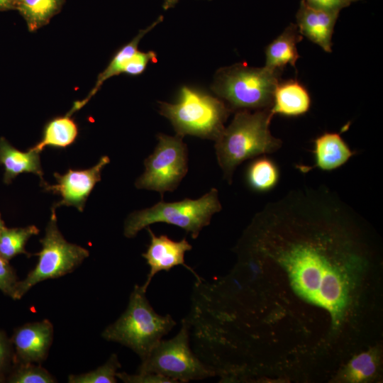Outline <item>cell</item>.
I'll list each match as a JSON object with an SVG mask.
<instances>
[{
	"label": "cell",
	"mask_w": 383,
	"mask_h": 383,
	"mask_svg": "<svg viewBox=\"0 0 383 383\" xmlns=\"http://www.w3.org/2000/svg\"><path fill=\"white\" fill-rule=\"evenodd\" d=\"M362 220L326 186H303L256 213L236 250L283 271L294 292L338 326L372 254Z\"/></svg>",
	"instance_id": "1"
},
{
	"label": "cell",
	"mask_w": 383,
	"mask_h": 383,
	"mask_svg": "<svg viewBox=\"0 0 383 383\" xmlns=\"http://www.w3.org/2000/svg\"><path fill=\"white\" fill-rule=\"evenodd\" d=\"M270 109L238 111L231 123L215 140V151L223 178L231 184L243 162L278 150L282 144L270 132Z\"/></svg>",
	"instance_id": "2"
},
{
	"label": "cell",
	"mask_w": 383,
	"mask_h": 383,
	"mask_svg": "<svg viewBox=\"0 0 383 383\" xmlns=\"http://www.w3.org/2000/svg\"><path fill=\"white\" fill-rule=\"evenodd\" d=\"M143 285H135L127 309L103 331L102 337L131 348L145 360L155 345L176 325L172 317L157 314L150 306Z\"/></svg>",
	"instance_id": "3"
},
{
	"label": "cell",
	"mask_w": 383,
	"mask_h": 383,
	"mask_svg": "<svg viewBox=\"0 0 383 383\" xmlns=\"http://www.w3.org/2000/svg\"><path fill=\"white\" fill-rule=\"evenodd\" d=\"M160 113L172 125L176 135L216 140L231 110L218 97L184 86L174 103L159 101Z\"/></svg>",
	"instance_id": "4"
},
{
	"label": "cell",
	"mask_w": 383,
	"mask_h": 383,
	"mask_svg": "<svg viewBox=\"0 0 383 383\" xmlns=\"http://www.w3.org/2000/svg\"><path fill=\"white\" fill-rule=\"evenodd\" d=\"M222 209L218 191L211 188L197 199L166 202L162 199L151 207L135 211L124 222L123 234L132 238L143 228L155 223L174 225L189 233L193 239L210 224L213 214Z\"/></svg>",
	"instance_id": "5"
},
{
	"label": "cell",
	"mask_w": 383,
	"mask_h": 383,
	"mask_svg": "<svg viewBox=\"0 0 383 383\" xmlns=\"http://www.w3.org/2000/svg\"><path fill=\"white\" fill-rule=\"evenodd\" d=\"M279 70L238 63L219 69L211 90L232 111L270 109Z\"/></svg>",
	"instance_id": "6"
},
{
	"label": "cell",
	"mask_w": 383,
	"mask_h": 383,
	"mask_svg": "<svg viewBox=\"0 0 383 383\" xmlns=\"http://www.w3.org/2000/svg\"><path fill=\"white\" fill-rule=\"evenodd\" d=\"M189 340V326L183 319L178 333L170 340H160L142 360L138 372L158 374L174 383L200 380L216 375L214 371L192 351Z\"/></svg>",
	"instance_id": "7"
},
{
	"label": "cell",
	"mask_w": 383,
	"mask_h": 383,
	"mask_svg": "<svg viewBox=\"0 0 383 383\" xmlns=\"http://www.w3.org/2000/svg\"><path fill=\"white\" fill-rule=\"evenodd\" d=\"M55 209L45 228V236L40 240L42 248L35 267L25 279L17 282L13 296L20 299L36 284L49 279H56L72 272L89 256V251L67 242L59 231Z\"/></svg>",
	"instance_id": "8"
},
{
	"label": "cell",
	"mask_w": 383,
	"mask_h": 383,
	"mask_svg": "<svg viewBox=\"0 0 383 383\" xmlns=\"http://www.w3.org/2000/svg\"><path fill=\"white\" fill-rule=\"evenodd\" d=\"M152 153L144 160L145 170L136 179L140 189L159 192L162 199L167 192L174 191L188 171V150L183 137L164 133L157 135Z\"/></svg>",
	"instance_id": "9"
},
{
	"label": "cell",
	"mask_w": 383,
	"mask_h": 383,
	"mask_svg": "<svg viewBox=\"0 0 383 383\" xmlns=\"http://www.w3.org/2000/svg\"><path fill=\"white\" fill-rule=\"evenodd\" d=\"M110 162L108 156H102L93 167L83 170H68L63 174L54 173L57 183L41 184L45 191L59 194L62 199L52 208L56 209L61 206H72L79 211L84 208L86 201L94 186L101 180V171Z\"/></svg>",
	"instance_id": "10"
},
{
	"label": "cell",
	"mask_w": 383,
	"mask_h": 383,
	"mask_svg": "<svg viewBox=\"0 0 383 383\" xmlns=\"http://www.w3.org/2000/svg\"><path fill=\"white\" fill-rule=\"evenodd\" d=\"M147 230L150 237V242L145 252L142 256L150 267L145 282L143 284L148 289L154 276L162 271H170L174 267L182 265L191 271L195 277L198 275L191 267L185 264L184 255L190 251L192 246L186 238L175 241L166 235L157 236L148 226Z\"/></svg>",
	"instance_id": "11"
},
{
	"label": "cell",
	"mask_w": 383,
	"mask_h": 383,
	"mask_svg": "<svg viewBox=\"0 0 383 383\" xmlns=\"http://www.w3.org/2000/svg\"><path fill=\"white\" fill-rule=\"evenodd\" d=\"M53 337V326L45 319L17 328L12 338L20 363H40L48 356Z\"/></svg>",
	"instance_id": "12"
},
{
	"label": "cell",
	"mask_w": 383,
	"mask_h": 383,
	"mask_svg": "<svg viewBox=\"0 0 383 383\" xmlns=\"http://www.w3.org/2000/svg\"><path fill=\"white\" fill-rule=\"evenodd\" d=\"M339 13L313 7L302 0L296 15L298 30L324 51L331 52L332 35Z\"/></svg>",
	"instance_id": "13"
},
{
	"label": "cell",
	"mask_w": 383,
	"mask_h": 383,
	"mask_svg": "<svg viewBox=\"0 0 383 383\" xmlns=\"http://www.w3.org/2000/svg\"><path fill=\"white\" fill-rule=\"evenodd\" d=\"M355 153L338 133H325L314 140V165L297 167L304 172L315 167L331 171L345 164Z\"/></svg>",
	"instance_id": "14"
},
{
	"label": "cell",
	"mask_w": 383,
	"mask_h": 383,
	"mask_svg": "<svg viewBox=\"0 0 383 383\" xmlns=\"http://www.w3.org/2000/svg\"><path fill=\"white\" fill-rule=\"evenodd\" d=\"M0 165L4 168L3 181L5 184H10L18 175L25 172L38 175L41 184L45 182L40 152L30 148L26 152L21 151L4 137L0 138Z\"/></svg>",
	"instance_id": "15"
},
{
	"label": "cell",
	"mask_w": 383,
	"mask_h": 383,
	"mask_svg": "<svg viewBox=\"0 0 383 383\" xmlns=\"http://www.w3.org/2000/svg\"><path fill=\"white\" fill-rule=\"evenodd\" d=\"M311 103L309 91L298 81L279 82L274 91L270 112L273 116H299L308 112Z\"/></svg>",
	"instance_id": "16"
},
{
	"label": "cell",
	"mask_w": 383,
	"mask_h": 383,
	"mask_svg": "<svg viewBox=\"0 0 383 383\" xmlns=\"http://www.w3.org/2000/svg\"><path fill=\"white\" fill-rule=\"evenodd\" d=\"M163 20L162 16H160L155 21L146 28L141 30L139 33L127 44L121 48L113 55L107 67L101 72L97 77L96 83L87 96L81 101H76L67 114L72 116L74 112L82 108L96 94L101 85L109 78L123 73V69L129 59L138 50V45L143 36L152 30L157 25Z\"/></svg>",
	"instance_id": "17"
},
{
	"label": "cell",
	"mask_w": 383,
	"mask_h": 383,
	"mask_svg": "<svg viewBox=\"0 0 383 383\" xmlns=\"http://www.w3.org/2000/svg\"><path fill=\"white\" fill-rule=\"evenodd\" d=\"M303 37L298 30L296 25L291 24L270 43L265 50V67L281 71L290 65L295 67L300 57L296 45Z\"/></svg>",
	"instance_id": "18"
},
{
	"label": "cell",
	"mask_w": 383,
	"mask_h": 383,
	"mask_svg": "<svg viewBox=\"0 0 383 383\" xmlns=\"http://www.w3.org/2000/svg\"><path fill=\"white\" fill-rule=\"evenodd\" d=\"M77 135V125L67 113L50 121L44 127L40 140L30 149L40 152L46 147L65 148L75 141Z\"/></svg>",
	"instance_id": "19"
},
{
	"label": "cell",
	"mask_w": 383,
	"mask_h": 383,
	"mask_svg": "<svg viewBox=\"0 0 383 383\" xmlns=\"http://www.w3.org/2000/svg\"><path fill=\"white\" fill-rule=\"evenodd\" d=\"M65 0H23L17 10L28 30L34 32L46 26L62 9Z\"/></svg>",
	"instance_id": "20"
},
{
	"label": "cell",
	"mask_w": 383,
	"mask_h": 383,
	"mask_svg": "<svg viewBox=\"0 0 383 383\" xmlns=\"http://www.w3.org/2000/svg\"><path fill=\"white\" fill-rule=\"evenodd\" d=\"M246 182L253 191L265 192L272 189L279 179V169L270 159L257 157L248 166Z\"/></svg>",
	"instance_id": "21"
},
{
	"label": "cell",
	"mask_w": 383,
	"mask_h": 383,
	"mask_svg": "<svg viewBox=\"0 0 383 383\" xmlns=\"http://www.w3.org/2000/svg\"><path fill=\"white\" fill-rule=\"evenodd\" d=\"M39 233V229L34 225L23 228H8L5 227L0 233V256L6 260L24 254L30 256L25 246L28 239Z\"/></svg>",
	"instance_id": "22"
},
{
	"label": "cell",
	"mask_w": 383,
	"mask_h": 383,
	"mask_svg": "<svg viewBox=\"0 0 383 383\" xmlns=\"http://www.w3.org/2000/svg\"><path fill=\"white\" fill-rule=\"evenodd\" d=\"M121 367L118 356L112 354L105 364L95 370L79 374H70V383H116L117 370Z\"/></svg>",
	"instance_id": "23"
},
{
	"label": "cell",
	"mask_w": 383,
	"mask_h": 383,
	"mask_svg": "<svg viewBox=\"0 0 383 383\" xmlns=\"http://www.w3.org/2000/svg\"><path fill=\"white\" fill-rule=\"evenodd\" d=\"M377 359L374 352H364L353 357L348 365L346 377L351 382L369 379L376 372Z\"/></svg>",
	"instance_id": "24"
},
{
	"label": "cell",
	"mask_w": 383,
	"mask_h": 383,
	"mask_svg": "<svg viewBox=\"0 0 383 383\" xmlns=\"http://www.w3.org/2000/svg\"><path fill=\"white\" fill-rule=\"evenodd\" d=\"M14 383H53L55 379L40 365L34 363H20V367L11 377Z\"/></svg>",
	"instance_id": "25"
},
{
	"label": "cell",
	"mask_w": 383,
	"mask_h": 383,
	"mask_svg": "<svg viewBox=\"0 0 383 383\" xmlns=\"http://www.w3.org/2000/svg\"><path fill=\"white\" fill-rule=\"evenodd\" d=\"M156 53L153 51L143 52L137 50L124 67L123 73L137 76L142 74L150 62L155 61Z\"/></svg>",
	"instance_id": "26"
},
{
	"label": "cell",
	"mask_w": 383,
	"mask_h": 383,
	"mask_svg": "<svg viewBox=\"0 0 383 383\" xmlns=\"http://www.w3.org/2000/svg\"><path fill=\"white\" fill-rule=\"evenodd\" d=\"M17 282L16 273L9 260L0 256V289L13 299Z\"/></svg>",
	"instance_id": "27"
},
{
	"label": "cell",
	"mask_w": 383,
	"mask_h": 383,
	"mask_svg": "<svg viewBox=\"0 0 383 383\" xmlns=\"http://www.w3.org/2000/svg\"><path fill=\"white\" fill-rule=\"evenodd\" d=\"M116 377L126 383H174L165 376L150 372H138L135 374L117 372Z\"/></svg>",
	"instance_id": "28"
},
{
	"label": "cell",
	"mask_w": 383,
	"mask_h": 383,
	"mask_svg": "<svg viewBox=\"0 0 383 383\" xmlns=\"http://www.w3.org/2000/svg\"><path fill=\"white\" fill-rule=\"evenodd\" d=\"M309 5L332 11H340L341 9L349 6L353 2L359 0H304Z\"/></svg>",
	"instance_id": "29"
},
{
	"label": "cell",
	"mask_w": 383,
	"mask_h": 383,
	"mask_svg": "<svg viewBox=\"0 0 383 383\" xmlns=\"http://www.w3.org/2000/svg\"><path fill=\"white\" fill-rule=\"evenodd\" d=\"M9 345L5 335L0 332V371L5 366L9 357Z\"/></svg>",
	"instance_id": "30"
},
{
	"label": "cell",
	"mask_w": 383,
	"mask_h": 383,
	"mask_svg": "<svg viewBox=\"0 0 383 383\" xmlns=\"http://www.w3.org/2000/svg\"><path fill=\"white\" fill-rule=\"evenodd\" d=\"M17 10L15 0H0V11Z\"/></svg>",
	"instance_id": "31"
},
{
	"label": "cell",
	"mask_w": 383,
	"mask_h": 383,
	"mask_svg": "<svg viewBox=\"0 0 383 383\" xmlns=\"http://www.w3.org/2000/svg\"><path fill=\"white\" fill-rule=\"evenodd\" d=\"M179 1V0H163V8L165 10L173 8Z\"/></svg>",
	"instance_id": "32"
},
{
	"label": "cell",
	"mask_w": 383,
	"mask_h": 383,
	"mask_svg": "<svg viewBox=\"0 0 383 383\" xmlns=\"http://www.w3.org/2000/svg\"><path fill=\"white\" fill-rule=\"evenodd\" d=\"M5 227L6 226L4 225V223L1 218V213H0V233H1V231L4 230Z\"/></svg>",
	"instance_id": "33"
},
{
	"label": "cell",
	"mask_w": 383,
	"mask_h": 383,
	"mask_svg": "<svg viewBox=\"0 0 383 383\" xmlns=\"http://www.w3.org/2000/svg\"><path fill=\"white\" fill-rule=\"evenodd\" d=\"M15 1H16L17 9H18V6L21 4V3L23 1V0H15Z\"/></svg>",
	"instance_id": "34"
}]
</instances>
